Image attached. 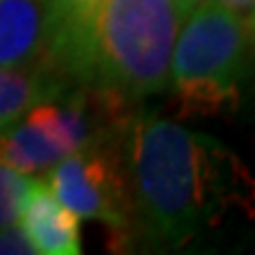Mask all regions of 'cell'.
Wrapping results in <instances>:
<instances>
[{
	"label": "cell",
	"instance_id": "7a4b0ae2",
	"mask_svg": "<svg viewBox=\"0 0 255 255\" xmlns=\"http://www.w3.org/2000/svg\"><path fill=\"white\" fill-rule=\"evenodd\" d=\"M184 17L177 0H100L64 40L62 73L71 85L97 88L132 109L170 88Z\"/></svg>",
	"mask_w": 255,
	"mask_h": 255
},
{
	"label": "cell",
	"instance_id": "ba28073f",
	"mask_svg": "<svg viewBox=\"0 0 255 255\" xmlns=\"http://www.w3.org/2000/svg\"><path fill=\"white\" fill-rule=\"evenodd\" d=\"M31 184V175L17 173L0 163V229L17 225L19 208Z\"/></svg>",
	"mask_w": 255,
	"mask_h": 255
},
{
	"label": "cell",
	"instance_id": "9c48e42d",
	"mask_svg": "<svg viewBox=\"0 0 255 255\" xmlns=\"http://www.w3.org/2000/svg\"><path fill=\"white\" fill-rule=\"evenodd\" d=\"M0 255H33V248L19 225L0 229Z\"/></svg>",
	"mask_w": 255,
	"mask_h": 255
},
{
	"label": "cell",
	"instance_id": "5b68a950",
	"mask_svg": "<svg viewBox=\"0 0 255 255\" xmlns=\"http://www.w3.org/2000/svg\"><path fill=\"white\" fill-rule=\"evenodd\" d=\"M66 21L50 0H0V66L45 64Z\"/></svg>",
	"mask_w": 255,
	"mask_h": 255
},
{
	"label": "cell",
	"instance_id": "7c38bea8",
	"mask_svg": "<svg viewBox=\"0 0 255 255\" xmlns=\"http://www.w3.org/2000/svg\"><path fill=\"white\" fill-rule=\"evenodd\" d=\"M177 2H180V7L184 9V14H187V12H189L191 7H196V5H199L201 0H177Z\"/></svg>",
	"mask_w": 255,
	"mask_h": 255
},
{
	"label": "cell",
	"instance_id": "30bf717a",
	"mask_svg": "<svg viewBox=\"0 0 255 255\" xmlns=\"http://www.w3.org/2000/svg\"><path fill=\"white\" fill-rule=\"evenodd\" d=\"M64 19H85L100 0H50Z\"/></svg>",
	"mask_w": 255,
	"mask_h": 255
},
{
	"label": "cell",
	"instance_id": "3957f363",
	"mask_svg": "<svg viewBox=\"0 0 255 255\" xmlns=\"http://www.w3.org/2000/svg\"><path fill=\"white\" fill-rule=\"evenodd\" d=\"M253 47V14L220 0L187 12L175 40L170 88L180 116H215L234 107Z\"/></svg>",
	"mask_w": 255,
	"mask_h": 255
},
{
	"label": "cell",
	"instance_id": "6da1fadb",
	"mask_svg": "<svg viewBox=\"0 0 255 255\" xmlns=\"http://www.w3.org/2000/svg\"><path fill=\"white\" fill-rule=\"evenodd\" d=\"M128 225L121 244L182 248L251 203L248 168L215 137L158 116H132L119 135Z\"/></svg>",
	"mask_w": 255,
	"mask_h": 255
},
{
	"label": "cell",
	"instance_id": "277c9868",
	"mask_svg": "<svg viewBox=\"0 0 255 255\" xmlns=\"http://www.w3.org/2000/svg\"><path fill=\"white\" fill-rule=\"evenodd\" d=\"M121 135V132H119ZM119 135L76 149L50 168L47 184L81 220L104 222L123 241L128 225L126 187L121 175Z\"/></svg>",
	"mask_w": 255,
	"mask_h": 255
},
{
	"label": "cell",
	"instance_id": "52a82bcc",
	"mask_svg": "<svg viewBox=\"0 0 255 255\" xmlns=\"http://www.w3.org/2000/svg\"><path fill=\"white\" fill-rule=\"evenodd\" d=\"M71 90L47 64L0 66V130L24 116L36 102Z\"/></svg>",
	"mask_w": 255,
	"mask_h": 255
},
{
	"label": "cell",
	"instance_id": "8992f818",
	"mask_svg": "<svg viewBox=\"0 0 255 255\" xmlns=\"http://www.w3.org/2000/svg\"><path fill=\"white\" fill-rule=\"evenodd\" d=\"M33 253L78 255L81 253V218L57 199L50 184L33 180L28 184L17 218Z\"/></svg>",
	"mask_w": 255,
	"mask_h": 255
},
{
	"label": "cell",
	"instance_id": "8fae6325",
	"mask_svg": "<svg viewBox=\"0 0 255 255\" xmlns=\"http://www.w3.org/2000/svg\"><path fill=\"white\" fill-rule=\"evenodd\" d=\"M220 2H225V5L239 9V12H246V14H253L255 7V0H220Z\"/></svg>",
	"mask_w": 255,
	"mask_h": 255
}]
</instances>
